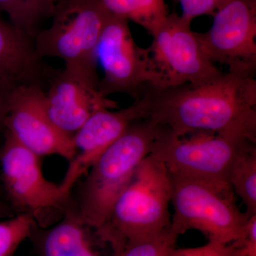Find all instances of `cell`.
Wrapping results in <instances>:
<instances>
[{"mask_svg": "<svg viewBox=\"0 0 256 256\" xmlns=\"http://www.w3.org/2000/svg\"><path fill=\"white\" fill-rule=\"evenodd\" d=\"M144 119L178 137L195 132L256 143V80L230 73L198 84L152 89L142 96Z\"/></svg>", "mask_w": 256, "mask_h": 256, "instance_id": "1", "label": "cell"}, {"mask_svg": "<svg viewBox=\"0 0 256 256\" xmlns=\"http://www.w3.org/2000/svg\"><path fill=\"white\" fill-rule=\"evenodd\" d=\"M162 128L150 120L134 121L94 163L76 203L68 208L84 226L95 232L104 226L138 166L152 152Z\"/></svg>", "mask_w": 256, "mask_h": 256, "instance_id": "2", "label": "cell"}, {"mask_svg": "<svg viewBox=\"0 0 256 256\" xmlns=\"http://www.w3.org/2000/svg\"><path fill=\"white\" fill-rule=\"evenodd\" d=\"M171 178L164 163L150 154L138 166L106 223L96 234L118 256L130 242L171 227Z\"/></svg>", "mask_w": 256, "mask_h": 256, "instance_id": "3", "label": "cell"}, {"mask_svg": "<svg viewBox=\"0 0 256 256\" xmlns=\"http://www.w3.org/2000/svg\"><path fill=\"white\" fill-rule=\"evenodd\" d=\"M110 14L102 0L56 3L52 25L34 40L37 57L63 60L65 70L98 88V48Z\"/></svg>", "mask_w": 256, "mask_h": 256, "instance_id": "4", "label": "cell"}, {"mask_svg": "<svg viewBox=\"0 0 256 256\" xmlns=\"http://www.w3.org/2000/svg\"><path fill=\"white\" fill-rule=\"evenodd\" d=\"M170 174L174 210L170 229L175 235L196 230L208 242L223 244L242 238L248 217L237 205L232 188Z\"/></svg>", "mask_w": 256, "mask_h": 256, "instance_id": "5", "label": "cell"}, {"mask_svg": "<svg viewBox=\"0 0 256 256\" xmlns=\"http://www.w3.org/2000/svg\"><path fill=\"white\" fill-rule=\"evenodd\" d=\"M162 130L150 154L162 162L171 174L230 188L229 174L242 152L256 143L242 138L195 132L178 137Z\"/></svg>", "mask_w": 256, "mask_h": 256, "instance_id": "6", "label": "cell"}, {"mask_svg": "<svg viewBox=\"0 0 256 256\" xmlns=\"http://www.w3.org/2000/svg\"><path fill=\"white\" fill-rule=\"evenodd\" d=\"M40 159L5 130L0 151V178L6 198L16 214L31 215L38 226L47 212H65L70 204V198L60 184L45 178Z\"/></svg>", "mask_w": 256, "mask_h": 256, "instance_id": "7", "label": "cell"}, {"mask_svg": "<svg viewBox=\"0 0 256 256\" xmlns=\"http://www.w3.org/2000/svg\"><path fill=\"white\" fill-rule=\"evenodd\" d=\"M192 22L176 13L170 14L146 48L158 89L202 84L223 74L202 50Z\"/></svg>", "mask_w": 256, "mask_h": 256, "instance_id": "8", "label": "cell"}, {"mask_svg": "<svg viewBox=\"0 0 256 256\" xmlns=\"http://www.w3.org/2000/svg\"><path fill=\"white\" fill-rule=\"evenodd\" d=\"M97 57L104 72L98 90L105 97L126 94L136 100L148 90L159 88L148 50L138 46L128 20L110 13L101 35Z\"/></svg>", "mask_w": 256, "mask_h": 256, "instance_id": "9", "label": "cell"}, {"mask_svg": "<svg viewBox=\"0 0 256 256\" xmlns=\"http://www.w3.org/2000/svg\"><path fill=\"white\" fill-rule=\"evenodd\" d=\"M212 62L244 78L256 75V0H228L214 15L206 33H196Z\"/></svg>", "mask_w": 256, "mask_h": 256, "instance_id": "10", "label": "cell"}, {"mask_svg": "<svg viewBox=\"0 0 256 256\" xmlns=\"http://www.w3.org/2000/svg\"><path fill=\"white\" fill-rule=\"evenodd\" d=\"M46 92L40 84H20L10 97L5 130L40 158L57 156L72 161L76 154L73 136L50 120Z\"/></svg>", "mask_w": 256, "mask_h": 256, "instance_id": "11", "label": "cell"}, {"mask_svg": "<svg viewBox=\"0 0 256 256\" xmlns=\"http://www.w3.org/2000/svg\"><path fill=\"white\" fill-rule=\"evenodd\" d=\"M144 102L142 98L136 99L126 108L111 111L97 110L73 136L76 154L70 162L63 182L64 193L72 197L76 184L86 174L94 163L134 121L144 119Z\"/></svg>", "mask_w": 256, "mask_h": 256, "instance_id": "12", "label": "cell"}, {"mask_svg": "<svg viewBox=\"0 0 256 256\" xmlns=\"http://www.w3.org/2000/svg\"><path fill=\"white\" fill-rule=\"evenodd\" d=\"M47 112L63 132L74 136L97 110L117 107L97 87L84 82L66 70L52 79L46 94Z\"/></svg>", "mask_w": 256, "mask_h": 256, "instance_id": "13", "label": "cell"}, {"mask_svg": "<svg viewBox=\"0 0 256 256\" xmlns=\"http://www.w3.org/2000/svg\"><path fill=\"white\" fill-rule=\"evenodd\" d=\"M88 228L68 210L62 220L50 227L36 224L30 240L37 256H99Z\"/></svg>", "mask_w": 256, "mask_h": 256, "instance_id": "14", "label": "cell"}, {"mask_svg": "<svg viewBox=\"0 0 256 256\" xmlns=\"http://www.w3.org/2000/svg\"><path fill=\"white\" fill-rule=\"evenodd\" d=\"M43 73L33 38L0 18V74L20 84L41 85Z\"/></svg>", "mask_w": 256, "mask_h": 256, "instance_id": "15", "label": "cell"}, {"mask_svg": "<svg viewBox=\"0 0 256 256\" xmlns=\"http://www.w3.org/2000/svg\"><path fill=\"white\" fill-rule=\"evenodd\" d=\"M111 14L142 26L152 36L168 15L164 0H102Z\"/></svg>", "mask_w": 256, "mask_h": 256, "instance_id": "16", "label": "cell"}, {"mask_svg": "<svg viewBox=\"0 0 256 256\" xmlns=\"http://www.w3.org/2000/svg\"><path fill=\"white\" fill-rule=\"evenodd\" d=\"M55 5L52 0H0V11L9 16L13 26L34 40L52 18Z\"/></svg>", "mask_w": 256, "mask_h": 256, "instance_id": "17", "label": "cell"}, {"mask_svg": "<svg viewBox=\"0 0 256 256\" xmlns=\"http://www.w3.org/2000/svg\"><path fill=\"white\" fill-rule=\"evenodd\" d=\"M228 182L246 208L248 218L256 215V146L242 152L236 160L229 174Z\"/></svg>", "mask_w": 256, "mask_h": 256, "instance_id": "18", "label": "cell"}, {"mask_svg": "<svg viewBox=\"0 0 256 256\" xmlns=\"http://www.w3.org/2000/svg\"><path fill=\"white\" fill-rule=\"evenodd\" d=\"M36 224L31 215L24 213L0 222V256H14L22 244L30 239Z\"/></svg>", "mask_w": 256, "mask_h": 256, "instance_id": "19", "label": "cell"}, {"mask_svg": "<svg viewBox=\"0 0 256 256\" xmlns=\"http://www.w3.org/2000/svg\"><path fill=\"white\" fill-rule=\"evenodd\" d=\"M178 238L170 228L156 235L130 242L118 256H170Z\"/></svg>", "mask_w": 256, "mask_h": 256, "instance_id": "20", "label": "cell"}, {"mask_svg": "<svg viewBox=\"0 0 256 256\" xmlns=\"http://www.w3.org/2000/svg\"><path fill=\"white\" fill-rule=\"evenodd\" d=\"M170 256H242L238 249L230 244H223L216 242H208L201 247L176 249Z\"/></svg>", "mask_w": 256, "mask_h": 256, "instance_id": "21", "label": "cell"}, {"mask_svg": "<svg viewBox=\"0 0 256 256\" xmlns=\"http://www.w3.org/2000/svg\"><path fill=\"white\" fill-rule=\"evenodd\" d=\"M228 0H182L180 2L182 8L184 18L192 20L203 15L214 16Z\"/></svg>", "mask_w": 256, "mask_h": 256, "instance_id": "22", "label": "cell"}, {"mask_svg": "<svg viewBox=\"0 0 256 256\" xmlns=\"http://www.w3.org/2000/svg\"><path fill=\"white\" fill-rule=\"evenodd\" d=\"M230 245L238 249L242 256H256V215L248 220L242 238L232 242Z\"/></svg>", "mask_w": 256, "mask_h": 256, "instance_id": "23", "label": "cell"}, {"mask_svg": "<svg viewBox=\"0 0 256 256\" xmlns=\"http://www.w3.org/2000/svg\"><path fill=\"white\" fill-rule=\"evenodd\" d=\"M20 82L0 74V128H4V121L9 110L10 97Z\"/></svg>", "mask_w": 256, "mask_h": 256, "instance_id": "24", "label": "cell"}, {"mask_svg": "<svg viewBox=\"0 0 256 256\" xmlns=\"http://www.w3.org/2000/svg\"><path fill=\"white\" fill-rule=\"evenodd\" d=\"M18 214L9 204L3 201L0 197V216H9L10 217Z\"/></svg>", "mask_w": 256, "mask_h": 256, "instance_id": "25", "label": "cell"}, {"mask_svg": "<svg viewBox=\"0 0 256 256\" xmlns=\"http://www.w3.org/2000/svg\"><path fill=\"white\" fill-rule=\"evenodd\" d=\"M4 128H0V151H1L2 146L3 142L4 139Z\"/></svg>", "mask_w": 256, "mask_h": 256, "instance_id": "26", "label": "cell"}, {"mask_svg": "<svg viewBox=\"0 0 256 256\" xmlns=\"http://www.w3.org/2000/svg\"><path fill=\"white\" fill-rule=\"evenodd\" d=\"M52 1H53L54 2L57 3L58 2L62 1V0H52Z\"/></svg>", "mask_w": 256, "mask_h": 256, "instance_id": "27", "label": "cell"}, {"mask_svg": "<svg viewBox=\"0 0 256 256\" xmlns=\"http://www.w3.org/2000/svg\"><path fill=\"white\" fill-rule=\"evenodd\" d=\"M178 1L180 2L182 1V0H178Z\"/></svg>", "mask_w": 256, "mask_h": 256, "instance_id": "28", "label": "cell"}]
</instances>
